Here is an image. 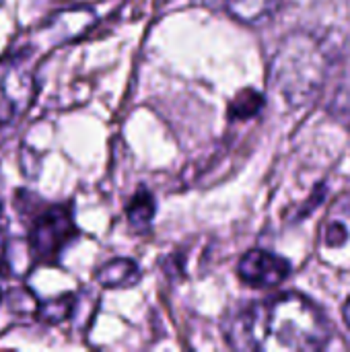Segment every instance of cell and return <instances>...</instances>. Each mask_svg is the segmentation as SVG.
Returning a JSON list of instances; mask_svg holds the SVG:
<instances>
[{"mask_svg": "<svg viewBox=\"0 0 350 352\" xmlns=\"http://www.w3.org/2000/svg\"><path fill=\"white\" fill-rule=\"evenodd\" d=\"M330 328L324 314L305 297L285 293L241 309L227 328L237 351L311 352L326 346Z\"/></svg>", "mask_w": 350, "mask_h": 352, "instance_id": "1", "label": "cell"}, {"mask_svg": "<svg viewBox=\"0 0 350 352\" xmlns=\"http://www.w3.org/2000/svg\"><path fill=\"white\" fill-rule=\"evenodd\" d=\"M322 56L309 39H291L276 58V80L289 101H303L322 80Z\"/></svg>", "mask_w": 350, "mask_h": 352, "instance_id": "2", "label": "cell"}, {"mask_svg": "<svg viewBox=\"0 0 350 352\" xmlns=\"http://www.w3.org/2000/svg\"><path fill=\"white\" fill-rule=\"evenodd\" d=\"M74 235H76V227L72 223L70 210L66 206H58L47 210L35 221L29 237V245L37 260L52 262L62 254L68 241L74 239Z\"/></svg>", "mask_w": 350, "mask_h": 352, "instance_id": "3", "label": "cell"}, {"mask_svg": "<svg viewBox=\"0 0 350 352\" xmlns=\"http://www.w3.org/2000/svg\"><path fill=\"white\" fill-rule=\"evenodd\" d=\"M239 278L254 289H268L285 283L291 274V264L266 250H252L239 262Z\"/></svg>", "mask_w": 350, "mask_h": 352, "instance_id": "4", "label": "cell"}, {"mask_svg": "<svg viewBox=\"0 0 350 352\" xmlns=\"http://www.w3.org/2000/svg\"><path fill=\"white\" fill-rule=\"evenodd\" d=\"M196 2L248 25H258L268 21L281 6V0H196Z\"/></svg>", "mask_w": 350, "mask_h": 352, "instance_id": "5", "label": "cell"}, {"mask_svg": "<svg viewBox=\"0 0 350 352\" xmlns=\"http://www.w3.org/2000/svg\"><path fill=\"white\" fill-rule=\"evenodd\" d=\"M97 280L107 289H124L138 280V268L130 260H113L99 270Z\"/></svg>", "mask_w": 350, "mask_h": 352, "instance_id": "6", "label": "cell"}, {"mask_svg": "<svg viewBox=\"0 0 350 352\" xmlns=\"http://www.w3.org/2000/svg\"><path fill=\"white\" fill-rule=\"evenodd\" d=\"M153 214H155L153 196H151L146 190H140V192L132 198V202H130V206H128V219H130L132 225H136V227L142 225V227H144V225L151 223Z\"/></svg>", "mask_w": 350, "mask_h": 352, "instance_id": "7", "label": "cell"}, {"mask_svg": "<svg viewBox=\"0 0 350 352\" xmlns=\"http://www.w3.org/2000/svg\"><path fill=\"white\" fill-rule=\"evenodd\" d=\"M262 103H264L262 95L252 91V89H248V91L239 93L235 97V101L231 103V116L233 118H241V120L243 118H252V116H256L260 111Z\"/></svg>", "mask_w": 350, "mask_h": 352, "instance_id": "8", "label": "cell"}, {"mask_svg": "<svg viewBox=\"0 0 350 352\" xmlns=\"http://www.w3.org/2000/svg\"><path fill=\"white\" fill-rule=\"evenodd\" d=\"M70 309H72V301L68 297H64L62 301H50L43 307V318L45 322H62L70 316Z\"/></svg>", "mask_w": 350, "mask_h": 352, "instance_id": "9", "label": "cell"}, {"mask_svg": "<svg viewBox=\"0 0 350 352\" xmlns=\"http://www.w3.org/2000/svg\"><path fill=\"white\" fill-rule=\"evenodd\" d=\"M8 266H6V252H4V245H2V239H0V274L4 272L6 274Z\"/></svg>", "mask_w": 350, "mask_h": 352, "instance_id": "10", "label": "cell"}, {"mask_svg": "<svg viewBox=\"0 0 350 352\" xmlns=\"http://www.w3.org/2000/svg\"><path fill=\"white\" fill-rule=\"evenodd\" d=\"M344 322H347V326L350 328V299L349 303L344 305Z\"/></svg>", "mask_w": 350, "mask_h": 352, "instance_id": "11", "label": "cell"}, {"mask_svg": "<svg viewBox=\"0 0 350 352\" xmlns=\"http://www.w3.org/2000/svg\"><path fill=\"white\" fill-rule=\"evenodd\" d=\"M0 303H2V293H0Z\"/></svg>", "mask_w": 350, "mask_h": 352, "instance_id": "12", "label": "cell"}, {"mask_svg": "<svg viewBox=\"0 0 350 352\" xmlns=\"http://www.w3.org/2000/svg\"><path fill=\"white\" fill-rule=\"evenodd\" d=\"M0 210H2V206H0Z\"/></svg>", "mask_w": 350, "mask_h": 352, "instance_id": "13", "label": "cell"}]
</instances>
